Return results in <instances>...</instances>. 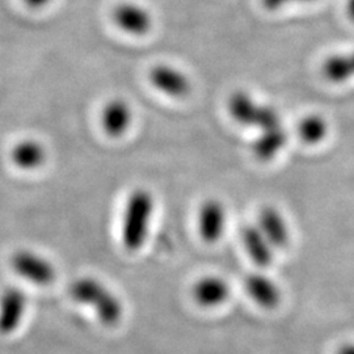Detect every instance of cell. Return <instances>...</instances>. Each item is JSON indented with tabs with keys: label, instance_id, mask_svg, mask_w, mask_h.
<instances>
[{
	"label": "cell",
	"instance_id": "6da1fadb",
	"mask_svg": "<svg viewBox=\"0 0 354 354\" xmlns=\"http://www.w3.org/2000/svg\"><path fill=\"white\" fill-rule=\"evenodd\" d=\"M155 198L150 190L134 189L127 197L122 216L121 239L127 251H138L149 238Z\"/></svg>",
	"mask_w": 354,
	"mask_h": 354
},
{
	"label": "cell",
	"instance_id": "7a4b0ae2",
	"mask_svg": "<svg viewBox=\"0 0 354 354\" xmlns=\"http://www.w3.org/2000/svg\"><path fill=\"white\" fill-rule=\"evenodd\" d=\"M70 295L77 304L91 306L104 326H117L124 317V306L120 298L99 279H77L70 286Z\"/></svg>",
	"mask_w": 354,
	"mask_h": 354
},
{
	"label": "cell",
	"instance_id": "3957f363",
	"mask_svg": "<svg viewBox=\"0 0 354 354\" xmlns=\"http://www.w3.org/2000/svg\"><path fill=\"white\" fill-rule=\"evenodd\" d=\"M227 111L239 125L254 127L260 131L282 125L281 115L273 106L256 102L244 91H235L228 97Z\"/></svg>",
	"mask_w": 354,
	"mask_h": 354
},
{
	"label": "cell",
	"instance_id": "277c9868",
	"mask_svg": "<svg viewBox=\"0 0 354 354\" xmlns=\"http://www.w3.org/2000/svg\"><path fill=\"white\" fill-rule=\"evenodd\" d=\"M11 266L21 279L37 286H48L57 277L55 266L49 259L33 251H19L13 253Z\"/></svg>",
	"mask_w": 354,
	"mask_h": 354
},
{
	"label": "cell",
	"instance_id": "5b68a950",
	"mask_svg": "<svg viewBox=\"0 0 354 354\" xmlns=\"http://www.w3.org/2000/svg\"><path fill=\"white\" fill-rule=\"evenodd\" d=\"M114 24L118 26L122 32L131 36L140 37L145 36L151 30L153 19L146 7L133 1H122L114 7Z\"/></svg>",
	"mask_w": 354,
	"mask_h": 354
},
{
	"label": "cell",
	"instance_id": "8992f818",
	"mask_svg": "<svg viewBox=\"0 0 354 354\" xmlns=\"http://www.w3.org/2000/svg\"><path fill=\"white\" fill-rule=\"evenodd\" d=\"M149 79L155 88L174 99H184L192 92V82L188 75L169 64L153 66Z\"/></svg>",
	"mask_w": 354,
	"mask_h": 354
},
{
	"label": "cell",
	"instance_id": "52a82bcc",
	"mask_svg": "<svg viewBox=\"0 0 354 354\" xmlns=\"http://www.w3.org/2000/svg\"><path fill=\"white\" fill-rule=\"evenodd\" d=\"M26 295L19 288H7L0 295V333L11 335L26 317Z\"/></svg>",
	"mask_w": 354,
	"mask_h": 354
},
{
	"label": "cell",
	"instance_id": "ba28073f",
	"mask_svg": "<svg viewBox=\"0 0 354 354\" xmlns=\"http://www.w3.org/2000/svg\"><path fill=\"white\" fill-rule=\"evenodd\" d=\"M256 225L274 250H283L289 245L291 239L289 223L277 207L264 206L259 213Z\"/></svg>",
	"mask_w": 354,
	"mask_h": 354
},
{
	"label": "cell",
	"instance_id": "9c48e42d",
	"mask_svg": "<svg viewBox=\"0 0 354 354\" xmlns=\"http://www.w3.org/2000/svg\"><path fill=\"white\" fill-rule=\"evenodd\" d=\"M197 222L203 241L206 243H216L222 238L227 223V213L225 205L214 198L205 201L200 207Z\"/></svg>",
	"mask_w": 354,
	"mask_h": 354
},
{
	"label": "cell",
	"instance_id": "30bf717a",
	"mask_svg": "<svg viewBox=\"0 0 354 354\" xmlns=\"http://www.w3.org/2000/svg\"><path fill=\"white\" fill-rule=\"evenodd\" d=\"M133 122V109L122 99H112L102 111V127L106 136L120 138L125 136Z\"/></svg>",
	"mask_w": 354,
	"mask_h": 354
},
{
	"label": "cell",
	"instance_id": "8fae6325",
	"mask_svg": "<svg viewBox=\"0 0 354 354\" xmlns=\"http://www.w3.org/2000/svg\"><path fill=\"white\" fill-rule=\"evenodd\" d=\"M241 243L253 263L260 268L272 266L274 248L268 241L257 225H247L241 230Z\"/></svg>",
	"mask_w": 354,
	"mask_h": 354
},
{
	"label": "cell",
	"instance_id": "7c38bea8",
	"mask_svg": "<svg viewBox=\"0 0 354 354\" xmlns=\"http://www.w3.org/2000/svg\"><path fill=\"white\" fill-rule=\"evenodd\" d=\"M230 294L231 289L227 282L215 276H206L198 279L192 289L194 301L206 308H213L225 304L230 298Z\"/></svg>",
	"mask_w": 354,
	"mask_h": 354
},
{
	"label": "cell",
	"instance_id": "4fadbf2b",
	"mask_svg": "<svg viewBox=\"0 0 354 354\" xmlns=\"http://www.w3.org/2000/svg\"><path fill=\"white\" fill-rule=\"evenodd\" d=\"M244 288L253 302L263 308H276L281 302L279 285L272 279L261 273L250 274L244 281Z\"/></svg>",
	"mask_w": 354,
	"mask_h": 354
},
{
	"label": "cell",
	"instance_id": "5bb4252c",
	"mask_svg": "<svg viewBox=\"0 0 354 354\" xmlns=\"http://www.w3.org/2000/svg\"><path fill=\"white\" fill-rule=\"evenodd\" d=\"M288 140L289 134L283 125L260 131L259 137L253 140L251 147L253 156L263 163L272 162L285 149V146L288 145Z\"/></svg>",
	"mask_w": 354,
	"mask_h": 354
},
{
	"label": "cell",
	"instance_id": "9a60e30c",
	"mask_svg": "<svg viewBox=\"0 0 354 354\" xmlns=\"http://www.w3.org/2000/svg\"><path fill=\"white\" fill-rule=\"evenodd\" d=\"M13 165L24 171H35L48 159L45 146L33 138L19 140L11 150Z\"/></svg>",
	"mask_w": 354,
	"mask_h": 354
},
{
	"label": "cell",
	"instance_id": "2e32d148",
	"mask_svg": "<svg viewBox=\"0 0 354 354\" xmlns=\"http://www.w3.org/2000/svg\"><path fill=\"white\" fill-rule=\"evenodd\" d=\"M322 71L332 83H344L354 77V51L328 57L322 66Z\"/></svg>",
	"mask_w": 354,
	"mask_h": 354
},
{
	"label": "cell",
	"instance_id": "e0dca14e",
	"mask_svg": "<svg viewBox=\"0 0 354 354\" xmlns=\"http://www.w3.org/2000/svg\"><path fill=\"white\" fill-rule=\"evenodd\" d=\"M328 130V122L323 115L308 114L298 125V136L307 145H317L327 138Z\"/></svg>",
	"mask_w": 354,
	"mask_h": 354
},
{
	"label": "cell",
	"instance_id": "ac0fdd59",
	"mask_svg": "<svg viewBox=\"0 0 354 354\" xmlns=\"http://www.w3.org/2000/svg\"><path fill=\"white\" fill-rule=\"evenodd\" d=\"M315 0H261L263 7L268 11H279L286 6L295 4V3H311Z\"/></svg>",
	"mask_w": 354,
	"mask_h": 354
},
{
	"label": "cell",
	"instance_id": "d6986e66",
	"mask_svg": "<svg viewBox=\"0 0 354 354\" xmlns=\"http://www.w3.org/2000/svg\"><path fill=\"white\" fill-rule=\"evenodd\" d=\"M29 8L33 10H41L45 8L46 6H49L53 0H23Z\"/></svg>",
	"mask_w": 354,
	"mask_h": 354
},
{
	"label": "cell",
	"instance_id": "ffe728a7",
	"mask_svg": "<svg viewBox=\"0 0 354 354\" xmlns=\"http://www.w3.org/2000/svg\"><path fill=\"white\" fill-rule=\"evenodd\" d=\"M337 354H354V344L344 345L337 351Z\"/></svg>",
	"mask_w": 354,
	"mask_h": 354
},
{
	"label": "cell",
	"instance_id": "44dd1931",
	"mask_svg": "<svg viewBox=\"0 0 354 354\" xmlns=\"http://www.w3.org/2000/svg\"><path fill=\"white\" fill-rule=\"evenodd\" d=\"M346 13H348L349 19L354 21V0H348L346 1Z\"/></svg>",
	"mask_w": 354,
	"mask_h": 354
}]
</instances>
